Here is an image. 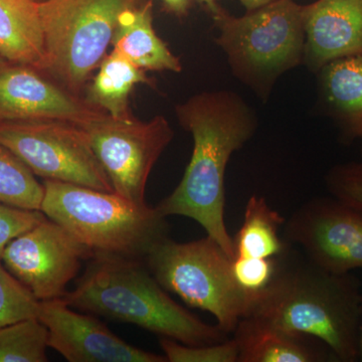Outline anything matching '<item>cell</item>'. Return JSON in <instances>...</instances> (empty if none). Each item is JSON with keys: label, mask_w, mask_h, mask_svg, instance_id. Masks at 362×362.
<instances>
[{"label": "cell", "mask_w": 362, "mask_h": 362, "mask_svg": "<svg viewBox=\"0 0 362 362\" xmlns=\"http://www.w3.org/2000/svg\"><path fill=\"white\" fill-rule=\"evenodd\" d=\"M178 120L194 139L192 158L173 194L157 204L162 216H185L199 223L233 259L232 235L225 220L226 166L254 134L250 109L233 93L204 92L175 108Z\"/></svg>", "instance_id": "cell-1"}, {"label": "cell", "mask_w": 362, "mask_h": 362, "mask_svg": "<svg viewBox=\"0 0 362 362\" xmlns=\"http://www.w3.org/2000/svg\"><path fill=\"white\" fill-rule=\"evenodd\" d=\"M279 258L277 272L250 299L246 316H256L328 347L337 361H358L362 315L361 282L306 261ZM245 316V317H246Z\"/></svg>", "instance_id": "cell-2"}, {"label": "cell", "mask_w": 362, "mask_h": 362, "mask_svg": "<svg viewBox=\"0 0 362 362\" xmlns=\"http://www.w3.org/2000/svg\"><path fill=\"white\" fill-rule=\"evenodd\" d=\"M76 310L129 323L190 346L228 339L168 295L142 259L93 256L73 291L63 297Z\"/></svg>", "instance_id": "cell-3"}, {"label": "cell", "mask_w": 362, "mask_h": 362, "mask_svg": "<svg viewBox=\"0 0 362 362\" xmlns=\"http://www.w3.org/2000/svg\"><path fill=\"white\" fill-rule=\"evenodd\" d=\"M40 211L65 228L93 256L142 259L168 237L156 207L137 204L116 192L45 180Z\"/></svg>", "instance_id": "cell-4"}, {"label": "cell", "mask_w": 362, "mask_h": 362, "mask_svg": "<svg viewBox=\"0 0 362 362\" xmlns=\"http://www.w3.org/2000/svg\"><path fill=\"white\" fill-rule=\"evenodd\" d=\"M144 0H40L45 45L42 73L66 90H78L105 58L121 13Z\"/></svg>", "instance_id": "cell-5"}, {"label": "cell", "mask_w": 362, "mask_h": 362, "mask_svg": "<svg viewBox=\"0 0 362 362\" xmlns=\"http://www.w3.org/2000/svg\"><path fill=\"white\" fill-rule=\"evenodd\" d=\"M232 261L213 238L177 243L168 237L145 258L147 268L168 292L192 308L209 312L232 333L247 315L250 296L233 278Z\"/></svg>", "instance_id": "cell-6"}, {"label": "cell", "mask_w": 362, "mask_h": 362, "mask_svg": "<svg viewBox=\"0 0 362 362\" xmlns=\"http://www.w3.org/2000/svg\"><path fill=\"white\" fill-rule=\"evenodd\" d=\"M213 18L220 30L218 44L240 77L266 81L299 64L305 45L303 6L294 0H273L240 18L218 7Z\"/></svg>", "instance_id": "cell-7"}, {"label": "cell", "mask_w": 362, "mask_h": 362, "mask_svg": "<svg viewBox=\"0 0 362 362\" xmlns=\"http://www.w3.org/2000/svg\"><path fill=\"white\" fill-rule=\"evenodd\" d=\"M0 144L44 180L114 192L80 124L57 119L0 121Z\"/></svg>", "instance_id": "cell-8"}, {"label": "cell", "mask_w": 362, "mask_h": 362, "mask_svg": "<svg viewBox=\"0 0 362 362\" xmlns=\"http://www.w3.org/2000/svg\"><path fill=\"white\" fill-rule=\"evenodd\" d=\"M80 125L114 192L135 204H147L145 192L150 173L173 138L168 121L163 116L149 121L134 117L121 120L104 114Z\"/></svg>", "instance_id": "cell-9"}, {"label": "cell", "mask_w": 362, "mask_h": 362, "mask_svg": "<svg viewBox=\"0 0 362 362\" xmlns=\"http://www.w3.org/2000/svg\"><path fill=\"white\" fill-rule=\"evenodd\" d=\"M92 255L71 233L45 218L11 240L1 263L37 301L65 296Z\"/></svg>", "instance_id": "cell-10"}, {"label": "cell", "mask_w": 362, "mask_h": 362, "mask_svg": "<svg viewBox=\"0 0 362 362\" xmlns=\"http://www.w3.org/2000/svg\"><path fill=\"white\" fill-rule=\"evenodd\" d=\"M285 239L324 270L351 273L362 268V209L332 195L315 197L286 221Z\"/></svg>", "instance_id": "cell-11"}, {"label": "cell", "mask_w": 362, "mask_h": 362, "mask_svg": "<svg viewBox=\"0 0 362 362\" xmlns=\"http://www.w3.org/2000/svg\"><path fill=\"white\" fill-rule=\"evenodd\" d=\"M37 318L47 330L49 349L70 362H168L164 354L133 346L94 314L76 311L63 298L39 301Z\"/></svg>", "instance_id": "cell-12"}, {"label": "cell", "mask_w": 362, "mask_h": 362, "mask_svg": "<svg viewBox=\"0 0 362 362\" xmlns=\"http://www.w3.org/2000/svg\"><path fill=\"white\" fill-rule=\"evenodd\" d=\"M106 113L33 66L0 65V121L57 119L85 124Z\"/></svg>", "instance_id": "cell-13"}, {"label": "cell", "mask_w": 362, "mask_h": 362, "mask_svg": "<svg viewBox=\"0 0 362 362\" xmlns=\"http://www.w3.org/2000/svg\"><path fill=\"white\" fill-rule=\"evenodd\" d=\"M303 16L305 59L314 70L362 54V0H317Z\"/></svg>", "instance_id": "cell-14"}, {"label": "cell", "mask_w": 362, "mask_h": 362, "mask_svg": "<svg viewBox=\"0 0 362 362\" xmlns=\"http://www.w3.org/2000/svg\"><path fill=\"white\" fill-rule=\"evenodd\" d=\"M238 345V362L337 361L323 343L279 327L265 319L246 316L233 330Z\"/></svg>", "instance_id": "cell-15"}, {"label": "cell", "mask_w": 362, "mask_h": 362, "mask_svg": "<svg viewBox=\"0 0 362 362\" xmlns=\"http://www.w3.org/2000/svg\"><path fill=\"white\" fill-rule=\"evenodd\" d=\"M152 9V2L146 1L121 13L112 40L114 51L143 71L178 73L182 70L180 59L157 35L153 28Z\"/></svg>", "instance_id": "cell-16"}, {"label": "cell", "mask_w": 362, "mask_h": 362, "mask_svg": "<svg viewBox=\"0 0 362 362\" xmlns=\"http://www.w3.org/2000/svg\"><path fill=\"white\" fill-rule=\"evenodd\" d=\"M0 56L42 71L44 37L35 0H0Z\"/></svg>", "instance_id": "cell-17"}, {"label": "cell", "mask_w": 362, "mask_h": 362, "mask_svg": "<svg viewBox=\"0 0 362 362\" xmlns=\"http://www.w3.org/2000/svg\"><path fill=\"white\" fill-rule=\"evenodd\" d=\"M322 87L344 134L362 137V54L335 59L322 68Z\"/></svg>", "instance_id": "cell-18"}, {"label": "cell", "mask_w": 362, "mask_h": 362, "mask_svg": "<svg viewBox=\"0 0 362 362\" xmlns=\"http://www.w3.org/2000/svg\"><path fill=\"white\" fill-rule=\"evenodd\" d=\"M285 223L265 197L252 195L247 202L243 225L233 238L235 256L263 259L285 256L291 247L280 233Z\"/></svg>", "instance_id": "cell-19"}, {"label": "cell", "mask_w": 362, "mask_h": 362, "mask_svg": "<svg viewBox=\"0 0 362 362\" xmlns=\"http://www.w3.org/2000/svg\"><path fill=\"white\" fill-rule=\"evenodd\" d=\"M144 71L116 51L105 57L86 99L115 119L132 118L129 111L131 90L137 84H150Z\"/></svg>", "instance_id": "cell-20"}, {"label": "cell", "mask_w": 362, "mask_h": 362, "mask_svg": "<svg viewBox=\"0 0 362 362\" xmlns=\"http://www.w3.org/2000/svg\"><path fill=\"white\" fill-rule=\"evenodd\" d=\"M45 188L28 166L0 144V202L30 211H40Z\"/></svg>", "instance_id": "cell-21"}, {"label": "cell", "mask_w": 362, "mask_h": 362, "mask_svg": "<svg viewBox=\"0 0 362 362\" xmlns=\"http://www.w3.org/2000/svg\"><path fill=\"white\" fill-rule=\"evenodd\" d=\"M47 349V330L37 318L0 326V362H45Z\"/></svg>", "instance_id": "cell-22"}, {"label": "cell", "mask_w": 362, "mask_h": 362, "mask_svg": "<svg viewBox=\"0 0 362 362\" xmlns=\"http://www.w3.org/2000/svg\"><path fill=\"white\" fill-rule=\"evenodd\" d=\"M39 301L0 261V326L37 318Z\"/></svg>", "instance_id": "cell-23"}, {"label": "cell", "mask_w": 362, "mask_h": 362, "mask_svg": "<svg viewBox=\"0 0 362 362\" xmlns=\"http://www.w3.org/2000/svg\"><path fill=\"white\" fill-rule=\"evenodd\" d=\"M159 343L169 362H238L239 358L233 338L202 346H190L165 337H160Z\"/></svg>", "instance_id": "cell-24"}, {"label": "cell", "mask_w": 362, "mask_h": 362, "mask_svg": "<svg viewBox=\"0 0 362 362\" xmlns=\"http://www.w3.org/2000/svg\"><path fill=\"white\" fill-rule=\"evenodd\" d=\"M279 265V258L263 259L233 257L232 271L238 286L251 297L264 289L273 280Z\"/></svg>", "instance_id": "cell-25"}, {"label": "cell", "mask_w": 362, "mask_h": 362, "mask_svg": "<svg viewBox=\"0 0 362 362\" xmlns=\"http://www.w3.org/2000/svg\"><path fill=\"white\" fill-rule=\"evenodd\" d=\"M326 187L332 197L362 209V162L334 166L326 176Z\"/></svg>", "instance_id": "cell-26"}, {"label": "cell", "mask_w": 362, "mask_h": 362, "mask_svg": "<svg viewBox=\"0 0 362 362\" xmlns=\"http://www.w3.org/2000/svg\"><path fill=\"white\" fill-rule=\"evenodd\" d=\"M47 216L40 211H30L0 202V261L7 245Z\"/></svg>", "instance_id": "cell-27"}, {"label": "cell", "mask_w": 362, "mask_h": 362, "mask_svg": "<svg viewBox=\"0 0 362 362\" xmlns=\"http://www.w3.org/2000/svg\"><path fill=\"white\" fill-rule=\"evenodd\" d=\"M166 9L175 16H183L187 14L189 0H162Z\"/></svg>", "instance_id": "cell-28"}, {"label": "cell", "mask_w": 362, "mask_h": 362, "mask_svg": "<svg viewBox=\"0 0 362 362\" xmlns=\"http://www.w3.org/2000/svg\"><path fill=\"white\" fill-rule=\"evenodd\" d=\"M243 6L246 7L247 11H252V9L258 8L259 6H265L269 2L273 0H240Z\"/></svg>", "instance_id": "cell-29"}, {"label": "cell", "mask_w": 362, "mask_h": 362, "mask_svg": "<svg viewBox=\"0 0 362 362\" xmlns=\"http://www.w3.org/2000/svg\"><path fill=\"white\" fill-rule=\"evenodd\" d=\"M199 1L201 4H204L209 8V11H211V14L216 13L218 7H220L216 4V0H199Z\"/></svg>", "instance_id": "cell-30"}, {"label": "cell", "mask_w": 362, "mask_h": 362, "mask_svg": "<svg viewBox=\"0 0 362 362\" xmlns=\"http://www.w3.org/2000/svg\"><path fill=\"white\" fill-rule=\"evenodd\" d=\"M358 361H362V315L361 321V327H359Z\"/></svg>", "instance_id": "cell-31"}, {"label": "cell", "mask_w": 362, "mask_h": 362, "mask_svg": "<svg viewBox=\"0 0 362 362\" xmlns=\"http://www.w3.org/2000/svg\"><path fill=\"white\" fill-rule=\"evenodd\" d=\"M4 61H6V59H4V58H2L1 56H0V65H1V64L4 63Z\"/></svg>", "instance_id": "cell-32"}, {"label": "cell", "mask_w": 362, "mask_h": 362, "mask_svg": "<svg viewBox=\"0 0 362 362\" xmlns=\"http://www.w3.org/2000/svg\"><path fill=\"white\" fill-rule=\"evenodd\" d=\"M37 1H40V0H37Z\"/></svg>", "instance_id": "cell-33"}, {"label": "cell", "mask_w": 362, "mask_h": 362, "mask_svg": "<svg viewBox=\"0 0 362 362\" xmlns=\"http://www.w3.org/2000/svg\"><path fill=\"white\" fill-rule=\"evenodd\" d=\"M35 1H37V0H35Z\"/></svg>", "instance_id": "cell-34"}]
</instances>
